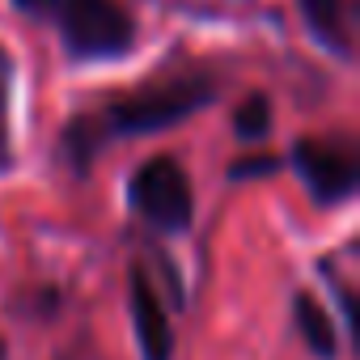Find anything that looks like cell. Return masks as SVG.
Wrapping results in <instances>:
<instances>
[{"label": "cell", "mask_w": 360, "mask_h": 360, "mask_svg": "<svg viewBox=\"0 0 360 360\" xmlns=\"http://www.w3.org/2000/svg\"><path fill=\"white\" fill-rule=\"evenodd\" d=\"M212 102V85L208 81H195V77H183V81H165V85H148L140 94H127L119 98L106 119L115 131H157V127H169L178 119H187L191 110L208 106Z\"/></svg>", "instance_id": "6da1fadb"}, {"label": "cell", "mask_w": 360, "mask_h": 360, "mask_svg": "<svg viewBox=\"0 0 360 360\" xmlns=\"http://www.w3.org/2000/svg\"><path fill=\"white\" fill-rule=\"evenodd\" d=\"M131 204L157 229H187L195 217V195L174 157H153L131 178Z\"/></svg>", "instance_id": "7a4b0ae2"}, {"label": "cell", "mask_w": 360, "mask_h": 360, "mask_svg": "<svg viewBox=\"0 0 360 360\" xmlns=\"http://www.w3.org/2000/svg\"><path fill=\"white\" fill-rule=\"evenodd\" d=\"M60 26L68 47L94 60L131 47V18L119 0H60Z\"/></svg>", "instance_id": "3957f363"}, {"label": "cell", "mask_w": 360, "mask_h": 360, "mask_svg": "<svg viewBox=\"0 0 360 360\" xmlns=\"http://www.w3.org/2000/svg\"><path fill=\"white\" fill-rule=\"evenodd\" d=\"M292 161L301 169V178L309 183V191L322 200V204H339L352 195L356 187V161L335 148V144H322V140H301L292 148Z\"/></svg>", "instance_id": "277c9868"}, {"label": "cell", "mask_w": 360, "mask_h": 360, "mask_svg": "<svg viewBox=\"0 0 360 360\" xmlns=\"http://www.w3.org/2000/svg\"><path fill=\"white\" fill-rule=\"evenodd\" d=\"M131 322H136V339H140L144 360H169L174 330H169V318H165V305H161L157 288L140 271L131 276Z\"/></svg>", "instance_id": "5b68a950"}, {"label": "cell", "mask_w": 360, "mask_h": 360, "mask_svg": "<svg viewBox=\"0 0 360 360\" xmlns=\"http://www.w3.org/2000/svg\"><path fill=\"white\" fill-rule=\"evenodd\" d=\"M297 330H301V339L309 343V352H314V356L330 360V356L339 352L335 322H330V314H326L309 292H301V297H297Z\"/></svg>", "instance_id": "8992f818"}, {"label": "cell", "mask_w": 360, "mask_h": 360, "mask_svg": "<svg viewBox=\"0 0 360 360\" xmlns=\"http://www.w3.org/2000/svg\"><path fill=\"white\" fill-rule=\"evenodd\" d=\"M301 9H305L314 34H318L322 43H330L335 51L347 47V43H343V5H339V0H301Z\"/></svg>", "instance_id": "52a82bcc"}, {"label": "cell", "mask_w": 360, "mask_h": 360, "mask_svg": "<svg viewBox=\"0 0 360 360\" xmlns=\"http://www.w3.org/2000/svg\"><path fill=\"white\" fill-rule=\"evenodd\" d=\"M233 123H238V136H246V140H259V136H267V127H271V106H267V98L250 94V98L238 106Z\"/></svg>", "instance_id": "ba28073f"}, {"label": "cell", "mask_w": 360, "mask_h": 360, "mask_svg": "<svg viewBox=\"0 0 360 360\" xmlns=\"http://www.w3.org/2000/svg\"><path fill=\"white\" fill-rule=\"evenodd\" d=\"M18 5H22V9H47L51 0H18Z\"/></svg>", "instance_id": "9c48e42d"}, {"label": "cell", "mask_w": 360, "mask_h": 360, "mask_svg": "<svg viewBox=\"0 0 360 360\" xmlns=\"http://www.w3.org/2000/svg\"><path fill=\"white\" fill-rule=\"evenodd\" d=\"M0 360H5V343H0Z\"/></svg>", "instance_id": "30bf717a"}]
</instances>
